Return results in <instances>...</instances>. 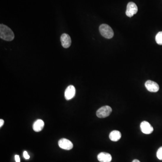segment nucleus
<instances>
[{
  "instance_id": "f257e3e1",
  "label": "nucleus",
  "mask_w": 162,
  "mask_h": 162,
  "mask_svg": "<svg viewBox=\"0 0 162 162\" xmlns=\"http://www.w3.org/2000/svg\"><path fill=\"white\" fill-rule=\"evenodd\" d=\"M0 38L7 41H11L14 39L13 32L8 27L3 24L0 25Z\"/></svg>"
},
{
  "instance_id": "f03ea898",
  "label": "nucleus",
  "mask_w": 162,
  "mask_h": 162,
  "mask_svg": "<svg viewBox=\"0 0 162 162\" xmlns=\"http://www.w3.org/2000/svg\"><path fill=\"white\" fill-rule=\"evenodd\" d=\"M100 34L104 38L107 39H111L113 37L114 33L111 28L106 24H102L99 27Z\"/></svg>"
},
{
  "instance_id": "7ed1b4c3",
  "label": "nucleus",
  "mask_w": 162,
  "mask_h": 162,
  "mask_svg": "<svg viewBox=\"0 0 162 162\" xmlns=\"http://www.w3.org/2000/svg\"><path fill=\"white\" fill-rule=\"evenodd\" d=\"M112 111V109L110 106L108 105L103 106L97 111V116L99 118H105L109 116Z\"/></svg>"
},
{
  "instance_id": "20e7f679",
  "label": "nucleus",
  "mask_w": 162,
  "mask_h": 162,
  "mask_svg": "<svg viewBox=\"0 0 162 162\" xmlns=\"http://www.w3.org/2000/svg\"><path fill=\"white\" fill-rule=\"evenodd\" d=\"M138 7L137 5L133 2H129L126 7V14L129 17H131L137 12Z\"/></svg>"
},
{
  "instance_id": "39448f33",
  "label": "nucleus",
  "mask_w": 162,
  "mask_h": 162,
  "mask_svg": "<svg viewBox=\"0 0 162 162\" xmlns=\"http://www.w3.org/2000/svg\"><path fill=\"white\" fill-rule=\"evenodd\" d=\"M145 86L148 91L151 92H156L159 89L158 84L151 80H148L145 82Z\"/></svg>"
},
{
  "instance_id": "423d86ee",
  "label": "nucleus",
  "mask_w": 162,
  "mask_h": 162,
  "mask_svg": "<svg viewBox=\"0 0 162 162\" xmlns=\"http://www.w3.org/2000/svg\"><path fill=\"white\" fill-rule=\"evenodd\" d=\"M59 147L61 149L65 150H70L73 148V144L70 141L67 139L62 138L58 142Z\"/></svg>"
},
{
  "instance_id": "0eeeda50",
  "label": "nucleus",
  "mask_w": 162,
  "mask_h": 162,
  "mask_svg": "<svg viewBox=\"0 0 162 162\" xmlns=\"http://www.w3.org/2000/svg\"><path fill=\"white\" fill-rule=\"evenodd\" d=\"M140 127L142 132L145 134H151L154 131V129L152 126L147 121L142 122Z\"/></svg>"
},
{
  "instance_id": "6e6552de",
  "label": "nucleus",
  "mask_w": 162,
  "mask_h": 162,
  "mask_svg": "<svg viewBox=\"0 0 162 162\" xmlns=\"http://www.w3.org/2000/svg\"><path fill=\"white\" fill-rule=\"evenodd\" d=\"M76 93V90L73 86L70 85L66 89L65 92V98L66 100H70L74 97Z\"/></svg>"
},
{
  "instance_id": "1a4fd4ad",
  "label": "nucleus",
  "mask_w": 162,
  "mask_h": 162,
  "mask_svg": "<svg viewBox=\"0 0 162 162\" xmlns=\"http://www.w3.org/2000/svg\"><path fill=\"white\" fill-rule=\"evenodd\" d=\"M62 46L65 48H68L70 46L71 44V39L69 35L64 33L61 35L60 38Z\"/></svg>"
},
{
  "instance_id": "9d476101",
  "label": "nucleus",
  "mask_w": 162,
  "mask_h": 162,
  "mask_svg": "<svg viewBox=\"0 0 162 162\" xmlns=\"http://www.w3.org/2000/svg\"><path fill=\"white\" fill-rule=\"evenodd\" d=\"M97 159L100 162H110L112 160V156L109 153L101 152L98 155Z\"/></svg>"
},
{
  "instance_id": "9b49d317",
  "label": "nucleus",
  "mask_w": 162,
  "mask_h": 162,
  "mask_svg": "<svg viewBox=\"0 0 162 162\" xmlns=\"http://www.w3.org/2000/svg\"><path fill=\"white\" fill-rule=\"evenodd\" d=\"M44 126V123L43 120L38 119L34 123L33 126V129L36 132H39L43 129Z\"/></svg>"
},
{
  "instance_id": "f8f14e48",
  "label": "nucleus",
  "mask_w": 162,
  "mask_h": 162,
  "mask_svg": "<svg viewBox=\"0 0 162 162\" xmlns=\"http://www.w3.org/2000/svg\"><path fill=\"white\" fill-rule=\"evenodd\" d=\"M122 137L121 132L117 130L113 131L110 133L109 137L113 142H117L120 140Z\"/></svg>"
},
{
  "instance_id": "ddd939ff",
  "label": "nucleus",
  "mask_w": 162,
  "mask_h": 162,
  "mask_svg": "<svg viewBox=\"0 0 162 162\" xmlns=\"http://www.w3.org/2000/svg\"><path fill=\"white\" fill-rule=\"evenodd\" d=\"M155 40L158 44L162 45V32H159L158 33L156 36Z\"/></svg>"
},
{
  "instance_id": "4468645a",
  "label": "nucleus",
  "mask_w": 162,
  "mask_h": 162,
  "mask_svg": "<svg viewBox=\"0 0 162 162\" xmlns=\"http://www.w3.org/2000/svg\"><path fill=\"white\" fill-rule=\"evenodd\" d=\"M157 157L159 160H162V146L160 147L157 152Z\"/></svg>"
},
{
  "instance_id": "2eb2a0df",
  "label": "nucleus",
  "mask_w": 162,
  "mask_h": 162,
  "mask_svg": "<svg viewBox=\"0 0 162 162\" xmlns=\"http://www.w3.org/2000/svg\"><path fill=\"white\" fill-rule=\"evenodd\" d=\"M23 155H24V158L26 159H28L30 158V156L28 155V152L26 151H24Z\"/></svg>"
},
{
  "instance_id": "dca6fc26",
  "label": "nucleus",
  "mask_w": 162,
  "mask_h": 162,
  "mask_svg": "<svg viewBox=\"0 0 162 162\" xmlns=\"http://www.w3.org/2000/svg\"><path fill=\"white\" fill-rule=\"evenodd\" d=\"M15 160L16 162H20V156L18 155H15Z\"/></svg>"
},
{
  "instance_id": "f3484780",
  "label": "nucleus",
  "mask_w": 162,
  "mask_h": 162,
  "mask_svg": "<svg viewBox=\"0 0 162 162\" xmlns=\"http://www.w3.org/2000/svg\"><path fill=\"white\" fill-rule=\"evenodd\" d=\"M4 123V121L3 119H0V127L1 128V126L3 125Z\"/></svg>"
},
{
  "instance_id": "a211bd4d",
  "label": "nucleus",
  "mask_w": 162,
  "mask_h": 162,
  "mask_svg": "<svg viewBox=\"0 0 162 162\" xmlns=\"http://www.w3.org/2000/svg\"><path fill=\"white\" fill-rule=\"evenodd\" d=\"M132 162H141L139 160H137V159H134L133 160Z\"/></svg>"
}]
</instances>
